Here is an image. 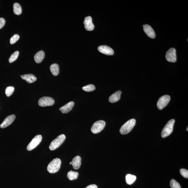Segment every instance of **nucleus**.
Returning <instances> with one entry per match:
<instances>
[{"label":"nucleus","instance_id":"nucleus-1","mask_svg":"<svg viewBox=\"0 0 188 188\" xmlns=\"http://www.w3.org/2000/svg\"><path fill=\"white\" fill-rule=\"evenodd\" d=\"M62 162L59 158H55L49 163L47 167V170L50 173H54L60 169Z\"/></svg>","mask_w":188,"mask_h":188},{"label":"nucleus","instance_id":"nucleus-2","mask_svg":"<svg viewBox=\"0 0 188 188\" xmlns=\"http://www.w3.org/2000/svg\"><path fill=\"white\" fill-rule=\"evenodd\" d=\"M136 123V120L134 118L130 120L124 124L120 129V131L122 135H126L131 131Z\"/></svg>","mask_w":188,"mask_h":188},{"label":"nucleus","instance_id":"nucleus-3","mask_svg":"<svg viewBox=\"0 0 188 188\" xmlns=\"http://www.w3.org/2000/svg\"><path fill=\"white\" fill-rule=\"evenodd\" d=\"M175 120L171 119L169 121L163 128L161 132V137L165 138L169 135L173 131Z\"/></svg>","mask_w":188,"mask_h":188},{"label":"nucleus","instance_id":"nucleus-4","mask_svg":"<svg viewBox=\"0 0 188 188\" xmlns=\"http://www.w3.org/2000/svg\"><path fill=\"white\" fill-rule=\"evenodd\" d=\"M66 137L65 135L62 134L58 136L56 138L54 139L50 143L49 146V149L50 150L54 151L57 149L65 141Z\"/></svg>","mask_w":188,"mask_h":188},{"label":"nucleus","instance_id":"nucleus-5","mask_svg":"<svg viewBox=\"0 0 188 188\" xmlns=\"http://www.w3.org/2000/svg\"><path fill=\"white\" fill-rule=\"evenodd\" d=\"M105 125V122L103 120L96 122L91 127V132L94 134L99 133L104 129Z\"/></svg>","mask_w":188,"mask_h":188},{"label":"nucleus","instance_id":"nucleus-6","mask_svg":"<svg viewBox=\"0 0 188 188\" xmlns=\"http://www.w3.org/2000/svg\"><path fill=\"white\" fill-rule=\"evenodd\" d=\"M55 102V100L52 97H44L39 99L38 104L40 106L44 107L53 106Z\"/></svg>","mask_w":188,"mask_h":188},{"label":"nucleus","instance_id":"nucleus-7","mask_svg":"<svg viewBox=\"0 0 188 188\" xmlns=\"http://www.w3.org/2000/svg\"><path fill=\"white\" fill-rule=\"evenodd\" d=\"M170 100V97L169 95H165L161 97L158 99L157 106L158 109L162 110L167 105Z\"/></svg>","mask_w":188,"mask_h":188},{"label":"nucleus","instance_id":"nucleus-8","mask_svg":"<svg viewBox=\"0 0 188 188\" xmlns=\"http://www.w3.org/2000/svg\"><path fill=\"white\" fill-rule=\"evenodd\" d=\"M42 139V137L41 135H36L28 145L27 148V150L31 151L35 149L41 143Z\"/></svg>","mask_w":188,"mask_h":188},{"label":"nucleus","instance_id":"nucleus-9","mask_svg":"<svg viewBox=\"0 0 188 188\" xmlns=\"http://www.w3.org/2000/svg\"><path fill=\"white\" fill-rule=\"evenodd\" d=\"M165 58L168 62H176L177 56L175 49L173 48L169 49L167 52Z\"/></svg>","mask_w":188,"mask_h":188},{"label":"nucleus","instance_id":"nucleus-10","mask_svg":"<svg viewBox=\"0 0 188 188\" xmlns=\"http://www.w3.org/2000/svg\"><path fill=\"white\" fill-rule=\"evenodd\" d=\"M97 49L101 53L105 55H111L114 54V50L112 49L106 45H101L98 47Z\"/></svg>","mask_w":188,"mask_h":188},{"label":"nucleus","instance_id":"nucleus-11","mask_svg":"<svg viewBox=\"0 0 188 188\" xmlns=\"http://www.w3.org/2000/svg\"><path fill=\"white\" fill-rule=\"evenodd\" d=\"M15 115H12L8 116L4 120L3 123L0 125L1 128H4L11 124L15 119Z\"/></svg>","mask_w":188,"mask_h":188},{"label":"nucleus","instance_id":"nucleus-12","mask_svg":"<svg viewBox=\"0 0 188 188\" xmlns=\"http://www.w3.org/2000/svg\"><path fill=\"white\" fill-rule=\"evenodd\" d=\"M83 24H84L85 29L87 30L91 31L93 30L95 28L91 17L90 16L87 17H85L84 21Z\"/></svg>","mask_w":188,"mask_h":188},{"label":"nucleus","instance_id":"nucleus-13","mask_svg":"<svg viewBox=\"0 0 188 188\" xmlns=\"http://www.w3.org/2000/svg\"><path fill=\"white\" fill-rule=\"evenodd\" d=\"M144 30L146 34L148 37L151 38H154L156 37V34L152 27L148 24H145L143 26Z\"/></svg>","mask_w":188,"mask_h":188},{"label":"nucleus","instance_id":"nucleus-14","mask_svg":"<svg viewBox=\"0 0 188 188\" xmlns=\"http://www.w3.org/2000/svg\"><path fill=\"white\" fill-rule=\"evenodd\" d=\"M74 105L75 103L74 102H70L60 108L59 110L63 114H66L70 112Z\"/></svg>","mask_w":188,"mask_h":188},{"label":"nucleus","instance_id":"nucleus-15","mask_svg":"<svg viewBox=\"0 0 188 188\" xmlns=\"http://www.w3.org/2000/svg\"><path fill=\"white\" fill-rule=\"evenodd\" d=\"M81 158L79 156H77L73 158L71 162L74 169L77 170L79 168L81 165Z\"/></svg>","mask_w":188,"mask_h":188},{"label":"nucleus","instance_id":"nucleus-16","mask_svg":"<svg viewBox=\"0 0 188 188\" xmlns=\"http://www.w3.org/2000/svg\"><path fill=\"white\" fill-rule=\"evenodd\" d=\"M121 94L122 92L121 91H118L116 92L109 97V102L111 103H115L118 102L121 98Z\"/></svg>","mask_w":188,"mask_h":188},{"label":"nucleus","instance_id":"nucleus-17","mask_svg":"<svg viewBox=\"0 0 188 188\" xmlns=\"http://www.w3.org/2000/svg\"><path fill=\"white\" fill-rule=\"evenodd\" d=\"M21 77L23 79L25 80L29 83H32L37 80V78L34 75L31 74H28L22 75Z\"/></svg>","mask_w":188,"mask_h":188},{"label":"nucleus","instance_id":"nucleus-18","mask_svg":"<svg viewBox=\"0 0 188 188\" xmlns=\"http://www.w3.org/2000/svg\"><path fill=\"white\" fill-rule=\"evenodd\" d=\"M45 54L43 50H41L37 53L34 56V60L37 63L39 64L44 59Z\"/></svg>","mask_w":188,"mask_h":188},{"label":"nucleus","instance_id":"nucleus-19","mask_svg":"<svg viewBox=\"0 0 188 188\" xmlns=\"http://www.w3.org/2000/svg\"><path fill=\"white\" fill-rule=\"evenodd\" d=\"M50 70L52 74L54 76H57L58 75L59 73V66L56 64H54L50 65Z\"/></svg>","mask_w":188,"mask_h":188},{"label":"nucleus","instance_id":"nucleus-20","mask_svg":"<svg viewBox=\"0 0 188 188\" xmlns=\"http://www.w3.org/2000/svg\"><path fill=\"white\" fill-rule=\"evenodd\" d=\"M136 178V176L129 174H127L125 177L127 184L129 185H131L133 184L134 182H135Z\"/></svg>","mask_w":188,"mask_h":188},{"label":"nucleus","instance_id":"nucleus-21","mask_svg":"<svg viewBox=\"0 0 188 188\" xmlns=\"http://www.w3.org/2000/svg\"><path fill=\"white\" fill-rule=\"evenodd\" d=\"M78 175L79 173L77 172H75L70 170V171L68 172L67 177L69 180H73L77 179Z\"/></svg>","mask_w":188,"mask_h":188},{"label":"nucleus","instance_id":"nucleus-22","mask_svg":"<svg viewBox=\"0 0 188 188\" xmlns=\"http://www.w3.org/2000/svg\"><path fill=\"white\" fill-rule=\"evenodd\" d=\"M13 11L14 13L17 15H20L22 13L21 7L19 3H15L13 5Z\"/></svg>","mask_w":188,"mask_h":188},{"label":"nucleus","instance_id":"nucleus-23","mask_svg":"<svg viewBox=\"0 0 188 188\" xmlns=\"http://www.w3.org/2000/svg\"><path fill=\"white\" fill-rule=\"evenodd\" d=\"M82 89L86 92H91L95 89V85L93 84H89L83 86Z\"/></svg>","mask_w":188,"mask_h":188},{"label":"nucleus","instance_id":"nucleus-24","mask_svg":"<svg viewBox=\"0 0 188 188\" xmlns=\"http://www.w3.org/2000/svg\"><path fill=\"white\" fill-rule=\"evenodd\" d=\"M19 52L18 51H16L14 52V53L12 54V55L10 56L9 59V62L10 63H11L16 60L18 58L19 55Z\"/></svg>","mask_w":188,"mask_h":188},{"label":"nucleus","instance_id":"nucleus-25","mask_svg":"<svg viewBox=\"0 0 188 188\" xmlns=\"http://www.w3.org/2000/svg\"><path fill=\"white\" fill-rule=\"evenodd\" d=\"M15 91V88L13 86H8L5 90V94L7 97L10 96Z\"/></svg>","mask_w":188,"mask_h":188},{"label":"nucleus","instance_id":"nucleus-26","mask_svg":"<svg viewBox=\"0 0 188 188\" xmlns=\"http://www.w3.org/2000/svg\"><path fill=\"white\" fill-rule=\"evenodd\" d=\"M170 184L171 188H181L180 184L175 179H171L170 181Z\"/></svg>","mask_w":188,"mask_h":188},{"label":"nucleus","instance_id":"nucleus-27","mask_svg":"<svg viewBox=\"0 0 188 188\" xmlns=\"http://www.w3.org/2000/svg\"><path fill=\"white\" fill-rule=\"evenodd\" d=\"M20 38V36L17 34H15L10 38V43L11 44H13L16 43Z\"/></svg>","mask_w":188,"mask_h":188},{"label":"nucleus","instance_id":"nucleus-28","mask_svg":"<svg viewBox=\"0 0 188 188\" xmlns=\"http://www.w3.org/2000/svg\"><path fill=\"white\" fill-rule=\"evenodd\" d=\"M180 172L181 175L183 177L187 178H188V171L185 169H181L180 170Z\"/></svg>","mask_w":188,"mask_h":188},{"label":"nucleus","instance_id":"nucleus-29","mask_svg":"<svg viewBox=\"0 0 188 188\" xmlns=\"http://www.w3.org/2000/svg\"><path fill=\"white\" fill-rule=\"evenodd\" d=\"M5 20L3 18H0V29L3 28L5 24Z\"/></svg>","mask_w":188,"mask_h":188},{"label":"nucleus","instance_id":"nucleus-30","mask_svg":"<svg viewBox=\"0 0 188 188\" xmlns=\"http://www.w3.org/2000/svg\"><path fill=\"white\" fill-rule=\"evenodd\" d=\"M85 188H98L97 185L95 184H91L88 185Z\"/></svg>","mask_w":188,"mask_h":188},{"label":"nucleus","instance_id":"nucleus-31","mask_svg":"<svg viewBox=\"0 0 188 188\" xmlns=\"http://www.w3.org/2000/svg\"><path fill=\"white\" fill-rule=\"evenodd\" d=\"M70 164H72V162H70Z\"/></svg>","mask_w":188,"mask_h":188},{"label":"nucleus","instance_id":"nucleus-32","mask_svg":"<svg viewBox=\"0 0 188 188\" xmlns=\"http://www.w3.org/2000/svg\"><path fill=\"white\" fill-rule=\"evenodd\" d=\"M188 127H187V129H186V130H187V131H188Z\"/></svg>","mask_w":188,"mask_h":188}]
</instances>
